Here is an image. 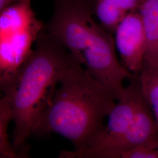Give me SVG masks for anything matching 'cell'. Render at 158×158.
Masks as SVG:
<instances>
[{"instance_id":"obj_3","label":"cell","mask_w":158,"mask_h":158,"mask_svg":"<svg viewBox=\"0 0 158 158\" xmlns=\"http://www.w3.org/2000/svg\"><path fill=\"white\" fill-rule=\"evenodd\" d=\"M130 80V85L125 87L118 102L108 115L107 124L90 147L79 151H62L60 158H96L124 134L144 100L139 76Z\"/></svg>"},{"instance_id":"obj_12","label":"cell","mask_w":158,"mask_h":158,"mask_svg":"<svg viewBox=\"0 0 158 158\" xmlns=\"http://www.w3.org/2000/svg\"><path fill=\"white\" fill-rule=\"evenodd\" d=\"M120 158H158V154L156 148L141 145L123 153Z\"/></svg>"},{"instance_id":"obj_10","label":"cell","mask_w":158,"mask_h":158,"mask_svg":"<svg viewBox=\"0 0 158 158\" xmlns=\"http://www.w3.org/2000/svg\"><path fill=\"white\" fill-rule=\"evenodd\" d=\"M139 78L143 95L158 125V67L143 65Z\"/></svg>"},{"instance_id":"obj_9","label":"cell","mask_w":158,"mask_h":158,"mask_svg":"<svg viewBox=\"0 0 158 158\" xmlns=\"http://www.w3.org/2000/svg\"><path fill=\"white\" fill-rule=\"evenodd\" d=\"M138 11L147 40L144 65L158 67V0H143Z\"/></svg>"},{"instance_id":"obj_1","label":"cell","mask_w":158,"mask_h":158,"mask_svg":"<svg viewBox=\"0 0 158 158\" xmlns=\"http://www.w3.org/2000/svg\"><path fill=\"white\" fill-rule=\"evenodd\" d=\"M118 98L91 76L79 62L60 74L49 105L32 134L55 133L73 144L75 151L90 147Z\"/></svg>"},{"instance_id":"obj_14","label":"cell","mask_w":158,"mask_h":158,"mask_svg":"<svg viewBox=\"0 0 158 158\" xmlns=\"http://www.w3.org/2000/svg\"><path fill=\"white\" fill-rule=\"evenodd\" d=\"M156 151H157V152H158V141H157V144H156Z\"/></svg>"},{"instance_id":"obj_11","label":"cell","mask_w":158,"mask_h":158,"mask_svg":"<svg viewBox=\"0 0 158 158\" xmlns=\"http://www.w3.org/2000/svg\"><path fill=\"white\" fill-rule=\"evenodd\" d=\"M12 119L13 117L10 104L7 98L3 96L0 101V158L23 157L17 152L8 140V125Z\"/></svg>"},{"instance_id":"obj_4","label":"cell","mask_w":158,"mask_h":158,"mask_svg":"<svg viewBox=\"0 0 158 158\" xmlns=\"http://www.w3.org/2000/svg\"><path fill=\"white\" fill-rule=\"evenodd\" d=\"M114 41L122 64L131 73L139 76L143 68L147 40L139 12H130L119 23Z\"/></svg>"},{"instance_id":"obj_7","label":"cell","mask_w":158,"mask_h":158,"mask_svg":"<svg viewBox=\"0 0 158 158\" xmlns=\"http://www.w3.org/2000/svg\"><path fill=\"white\" fill-rule=\"evenodd\" d=\"M143 0H95L94 14L99 24L114 34L119 23L130 12L138 11Z\"/></svg>"},{"instance_id":"obj_2","label":"cell","mask_w":158,"mask_h":158,"mask_svg":"<svg viewBox=\"0 0 158 158\" xmlns=\"http://www.w3.org/2000/svg\"><path fill=\"white\" fill-rule=\"evenodd\" d=\"M35 43L31 55L17 72L1 77V88L10 104L15 123L12 147L16 151L32 134L49 105L61 73L79 62L51 38L44 25Z\"/></svg>"},{"instance_id":"obj_6","label":"cell","mask_w":158,"mask_h":158,"mask_svg":"<svg viewBox=\"0 0 158 158\" xmlns=\"http://www.w3.org/2000/svg\"><path fill=\"white\" fill-rule=\"evenodd\" d=\"M44 27L40 21L0 40L1 77L15 73L26 62L33 50L32 46Z\"/></svg>"},{"instance_id":"obj_8","label":"cell","mask_w":158,"mask_h":158,"mask_svg":"<svg viewBox=\"0 0 158 158\" xmlns=\"http://www.w3.org/2000/svg\"><path fill=\"white\" fill-rule=\"evenodd\" d=\"M40 20L31 6V0H24L0 11V37L28 28Z\"/></svg>"},{"instance_id":"obj_5","label":"cell","mask_w":158,"mask_h":158,"mask_svg":"<svg viewBox=\"0 0 158 158\" xmlns=\"http://www.w3.org/2000/svg\"><path fill=\"white\" fill-rule=\"evenodd\" d=\"M158 139V125L144 97L128 130L96 158H120L123 153L141 145L156 148Z\"/></svg>"},{"instance_id":"obj_13","label":"cell","mask_w":158,"mask_h":158,"mask_svg":"<svg viewBox=\"0 0 158 158\" xmlns=\"http://www.w3.org/2000/svg\"><path fill=\"white\" fill-rule=\"evenodd\" d=\"M24 0H0V11L8 6Z\"/></svg>"}]
</instances>
